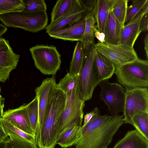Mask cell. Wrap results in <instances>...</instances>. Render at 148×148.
I'll return each instance as SVG.
<instances>
[{
    "label": "cell",
    "instance_id": "5bb4252c",
    "mask_svg": "<svg viewBox=\"0 0 148 148\" xmlns=\"http://www.w3.org/2000/svg\"><path fill=\"white\" fill-rule=\"evenodd\" d=\"M84 10L79 0H58L53 6L51 14V22L65 16Z\"/></svg>",
    "mask_w": 148,
    "mask_h": 148
},
{
    "label": "cell",
    "instance_id": "8992f818",
    "mask_svg": "<svg viewBox=\"0 0 148 148\" xmlns=\"http://www.w3.org/2000/svg\"><path fill=\"white\" fill-rule=\"evenodd\" d=\"M66 95L65 108L58 122V135L72 127H82L85 101L81 97L77 88Z\"/></svg>",
    "mask_w": 148,
    "mask_h": 148
},
{
    "label": "cell",
    "instance_id": "603a6c76",
    "mask_svg": "<svg viewBox=\"0 0 148 148\" xmlns=\"http://www.w3.org/2000/svg\"><path fill=\"white\" fill-rule=\"evenodd\" d=\"M86 25L83 36L81 42L84 49L92 45H95L94 28L95 21L93 11L88 12L85 16Z\"/></svg>",
    "mask_w": 148,
    "mask_h": 148
},
{
    "label": "cell",
    "instance_id": "4fadbf2b",
    "mask_svg": "<svg viewBox=\"0 0 148 148\" xmlns=\"http://www.w3.org/2000/svg\"><path fill=\"white\" fill-rule=\"evenodd\" d=\"M27 105L24 103L18 108L6 110L3 112L2 117L25 132L35 137L29 120Z\"/></svg>",
    "mask_w": 148,
    "mask_h": 148
},
{
    "label": "cell",
    "instance_id": "7402d4cb",
    "mask_svg": "<svg viewBox=\"0 0 148 148\" xmlns=\"http://www.w3.org/2000/svg\"><path fill=\"white\" fill-rule=\"evenodd\" d=\"M82 127L75 126L60 133L57 138L56 144L64 148L76 145L81 137Z\"/></svg>",
    "mask_w": 148,
    "mask_h": 148
},
{
    "label": "cell",
    "instance_id": "b9f144b4",
    "mask_svg": "<svg viewBox=\"0 0 148 148\" xmlns=\"http://www.w3.org/2000/svg\"><path fill=\"white\" fill-rule=\"evenodd\" d=\"M8 29L6 27L0 24V38L7 31Z\"/></svg>",
    "mask_w": 148,
    "mask_h": 148
},
{
    "label": "cell",
    "instance_id": "5b68a950",
    "mask_svg": "<svg viewBox=\"0 0 148 148\" xmlns=\"http://www.w3.org/2000/svg\"><path fill=\"white\" fill-rule=\"evenodd\" d=\"M95 46L84 49V62L79 73L77 88L84 101L91 99L95 88L100 82L94 63Z\"/></svg>",
    "mask_w": 148,
    "mask_h": 148
},
{
    "label": "cell",
    "instance_id": "2e32d148",
    "mask_svg": "<svg viewBox=\"0 0 148 148\" xmlns=\"http://www.w3.org/2000/svg\"><path fill=\"white\" fill-rule=\"evenodd\" d=\"M123 27L110 8L105 27L106 42L112 45L119 44L120 36Z\"/></svg>",
    "mask_w": 148,
    "mask_h": 148
},
{
    "label": "cell",
    "instance_id": "f35d334b",
    "mask_svg": "<svg viewBox=\"0 0 148 148\" xmlns=\"http://www.w3.org/2000/svg\"><path fill=\"white\" fill-rule=\"evenodd\" d=\"M1 118L0 117V141L6 140L8 138V136L5 133L3 127Z\"/></svg>",
    "mask_w": 148,
    "mask_h": 148
},
{
    "label": "cell",
    "instance_id": "7c38bea8",
    "mask_svg": "<svg viewBox=\"0 0 148 148\" xmlns=\"http://www.w3.org/2000/svg\"><path fill=\"white\" fill-rule=\"evenodd\" d=\"M20 56L13 51L8 40L0 38V82L4 83L15 69Z\"/></svg>",
    "mask_w": 148,
    "mask_h": 148
},
{
    "label": "cell",
    "instance_id": "cb8c5ba5",
    "mask_svg": "<svg viewBox=\"0 0 148 148\" xmlns=\"http://www.w3.org/2000/svg\"><path fill=\"white\" fill-rule=\"evenodd\" d=\"M84 58V49L81 42H77L71 61L70 63L69 73L79 74L82 66Z\"/></svg>",
    "mask_w": 148,
    "mask_h": 148
},
{
    "label": "cell",
    "instance_id": "ee69618b",
    "mask_svg": "<svg viewBox=\"0 0 148 148\" xmlns=\"http://www.w3.org/2000/svg\"><path fill=\"white\" fill-rule=\"evenodd\" d=\"M1 86H0V94L1 92Z\"/></svg>",
    "mask_w": 148,
    "mask_h": 148
},
{
    "label": "cell",
    "instance_id": "e575fe53",
    "mask_svg": "<svg viewBox=\"0 0 148 148\" xmlns=\"http://www.w3.org/2000/svg\"><path fill=\"white\" fill-rule=\"evenodd\" d=\"M148 12V0L128 23H131L142 17L145 14Z\"/></svg>",
    "mask_w": 148,
    "mask_h": 148
},
{
    "label": "cell",
    "instance_id": "e0dca14e",
    "mask_svg": "<svg viewBox=\"0 0 148 148\" xmlns=\"http://www.w3.org/2000/svg\"><path fill=\"white\" fill-rule=\"evenodd\" d=\"M112 148H148V140L136 130L129 131Z\"/></svg>",
    "mask_w": 148,
    "mask_h": 148
},
{
    "label": "cell",
    "instance_id": "60d3db41",
    "mask_svg": "<svg viewBox=\"0 0 148 148\" xmlns=\"http://www.w3.org/2000/svg\"><path fill=\"white\" fill-rule=\"evenodd\" d=\"M144 48L145 55L147 59L148 58V34L147 33L144 39Z\"/></svg>",
    "mask_w": 148,
    "mask_h": 148
},
{
    "label": "cell",
    "instance_id": "8fae6325",
    "mask_svg": "<svg viewBox=\"0 0 148 148\" xmlns=\"http://www.w3.org/2000/svg\"><path fill=\"white\" fill-rule=\"evenodd\" d=\"M55 77L44 79L35 91L38 101V120L35 138L40 132L43 124L51 100L56 88Z\"/></svg>",
    "mask_w": 148,
    "mask_h": 148
},
{
    "label": "cell",
    "instance_id": "3957f363",
    "mask_svg": "<svg viewBox=\"0 0 148 148\" xmlns=\"http://www.w3.org/2000/svg\"><path fill=\"white\" fill-rule=\"evenodd\" d=\"M0 20L6 27L36 33L45 29L48 18L46 11H22L1 14Z\"/></svg>",
    "mask_w": 148,
    "mask_h": 148
},
{
    "label": "cell",
    "instance_id": "6da1fadb",
    "mask_svg": "<svg viewBox=\"0 0 148 148\" xmlns=\"http://www.w3.org/2000/svg\"><path fill=\"white\" fill-rule=\"evenodd\" d=\"M121 115L101 116L99 110L82 127L81 137L76 148H107L114 135L124 123Z\"/></svg>",
    "mask_w": 148,
    "mask_h": 148
},
{
    "label": "cell",
    "instance_id": "4316f807",
    "mask_svg": "<svg viewBox=\"0 0 148 148\" xmlns=\"http://www.w3.org/2000/svg\"><path fill=\"white\" fill-rule=\"evenodd\" d=\"M78 77L79 74L73 75L68 73L56 84V87L66 95L70 93L77 88Z\"/></svg>",
    "mask_w": 148,
    "mask_h": 148
},
{
    "label": "cell",
    "instance_id": "9c48e42d",
    "mask_svg": "<svg viewBox=\"0 0 148 148\" xmlns=\"http://www.w3.org/2000/svg\"><path fill=\"white\" fill-rule=\"evenodd\" d=\"M98 86L101 89L99 99L106 105L112 116L123 111L125 99V89L119 84L110 83L108 79L100 82Z\"/></svg>",
    "mask_w": 148,
    "mask_h": 148
},
{
    "label": "cell",
    "instance_id": "83f0119b",
    "mask_svg": "<svg viewBox=\"0 0 148 148\" xmlns=\"http://www.w3.org/2000/svg\"><path fill=\"white\" fill-rule=\"evenodd\" d=\"M132 125L136 130L148 140V113L140 112L132 119Z\"/></svg>",
    "mask_w": 148,
    "mask_h": 148
},
{
    "label": "cell",
    "instance_id": "7bdbcfd3",
    "mask_svg": "<svg viewBox=\"0 0 148 148\" xmlns=\"http://www.w3.org/2000/svg\"><path fill=\"white\" fill-rule=\"evenodd\" d=\"M5 141L6 140L0 141V148H5Z\"/></svg>",
    "mask_w": 148,
    "mask_h": 148
},
{
    "label": "cell",
    "instance_id": "44dd1931",
    "mask_svg": "<svg viewBox=\"0 0 148 148\" xmlns=\"http://www.w3.org/2000/svg\"><path fill=\"white\" fill-rule=\"evenodd\" d=\"M110 8V0H97L93 11L95 26L100 32L104 33L105 27Z\"/></svg>",
    "mask_w": 148,
    "mask_h": 148
},
{
    "label": "cell",
    "instance_id": "836d02e7",
    "mask_svg": "<svg viewBox=\"0 0 148 148\" xmlns=\"http://www.w3.org/2000/svg\"><path fill=\"white\" fill-rule=\"evenodd\" d=\"M97 0H79L83 9L88 13L93 11Z\"/></svg>",
    "mask_w": 148,
    "mask_h": 148
},
{
    "label": "cell",
    "instance_id": "d6a6232c",
    "mask_svg": "<svg viewBox=\"0 0 148 148\" xmlns=\"http://www.w3.org/2000/svg\"><path fill=\"white\" fill-rule=\"evenodd\" d=\"M147 0H132V3L127 6L126 15L124 22V25L128 23L141 8Z\"/></svg>",
    "mask_w": 148,
    "mask_h": 148
},
{
    "label": "cell",
    "instance_id": "9a60e30c",
    "mask_svg": "<svg viewBox=\"0 0 148 148\" xmlns=\"http://www.w3.org/2000/svg\"><path fill=\"white\" fill-rule=\"evenodd\" d=\"M85 25V17L69 28L55 32L50 33L48 34L51 37L55 39L81 42L83 38Z\"/></svg>",
    "mask_w": 148,
    "mask_h": 148
},
{
    "label": "cell",
    "instance_id": "ab89813d",
    "mask_svg": "<svg viewBox=\"0 0 148 148\" xmlns=\"http://www.w3.org/2000/svg\"><path fill=\"white\" fill-rule=\"evenodd\" d=\"M5 99L0 94V117H2L3 113Z\"/></svg>",
    "mask_w": 148,
    "mask_h": 148
},
{
    "label": "cell",
    "instance_id": "d4e9b609",
    "mask_svg": "<svg viewBox=\"0 0 148 148\" xmlns=\"http://www.w3.org/2000/svg\"><path fill=\"white\" fill-rule=\"evenodd\" d=\"M1 122L4 130L8 136H11L26 139L37 146L36 139L34 136L25 132L2 117Z\"/></svg>",
    "mask_w": 148,
    "mask_h": 148
},
{
    "label": "cell",
    "instance_id": "ffe728a7",
    "mask_svg": "<svg viewBox=\"0 0 148 148\" xmlns=\"http://www.w3.org/2000/svg\"><path fill=\"white\" fill-rule=\"evenodd\" d=\"M94 63L99 82L111 78L114 73L115 66L106 57L96 51Z\"/></svg>",
    "mask_w": 148,
    "mask_h": 148
},
{
    "label": "cell",
    "instance_id": "52a82bcc",
    "mask_svg": "<svg viewBox=\"0 0 148 148\" xmlns=\"http://www.w3.org/2000/svg\"><path fill=\"white\" fill-rule=\"evenodd\" d=\"M34 65L42 74L55 75L60 69V55L53 45H37L29 49Z\"/></svg>",
    "mask_w": 148,
    "mask_h": 148
},
{
    "label": "cell",
    "instance_id": "d6986e66",
    "mask_svg": "<svg viewBox=\"0 0 148 148\" xmlns=\"http://www.w3.org/2000/svg\"><path fill=\"white\" fill-rule=\"evenodd\" d=\"M141 17L124 25L121 33L119 44L133 48L136 40L141 32L139 24Z\"/></svg>",
    "mask_w": 148,
    "mask_h": 148
},
{
    "label": "cell",
    "instance_id": "277c9868",
    "mask_svg": "<svg viewBox=\"0 0 148 148\" xmlns=\"http://www.w3.org/2000/svg\"><path fill=\"white\" fill-rule=\"evenodd\" d=\"M114 73L120 84L126 88L148 87V61L139 58L115 66Z\"/></svg>",
    "mask_w": 148,
    "mask_h": 148
},
{
    "label": "cell",
    "instance_id": "74e56055",
    "mask_svg": "<svg viewBox=\"0 0 148 148\" xmlns=\"http://www.w3.org/2000/svg\"><path fill=\"white\" fill-rule=\"evenodd\" d=\"M94 36L101 43H103L105 41V35L104 33L99 32L95 26L94 28Z\"/></svg>",
    "mask_w": 148,
    "mask_h": 148
},
{
    "label": "cell",
    "instance_id": "30bf717a",
    "mask_svg": "<svg viewBox=\"0 0 148 148\" xmlns=\"http://www.w3.org/2000/svg\"><path fill=\"white\" fill-rule=\"evenodd\" d=\"M95 46L96 51L106 57L115 66L132 62L138 58L133 48L123 45L98 42Z\"/></svg>",
    "mask_w": 148,
    "mask_h": 148
},
{
    "label": "cell",
    "instance_id": "ba28073f",
    "mask_svg": "<svg viewBox=\"0 0 148 148\" xmlns=\"http://www.w3.org/2000/svg\"><path fill=\"white\" fill-rule=\"evenodd\" d=\"M123 110L124 123L132 125V119L140 112L148 113V89L135 87L126 88Z\"/></svg>",
    "mask_w": 148,
    "mask_h": 148
},
{
    "label": "cell",
    "instance_id": "f1b7e54d",
    "mask_svg": "<svg viewBox=\"0 0 148 148\" xmlns=\"http://www.w3.org/2000/svg\"><path fill=\"white\" fill-rule=\"evenodd\" d=\"M27 108L31 126L35 136L38 120V101L36 96L31 102L27 103Z\"/></svg>",
    "mask_w": 148,
    "mask_h": 148
},
{
    "label": "cell",
    "instance_id": "4dcf8cb0",
    "mask_svg": "<svg viewBox=\"0 0 148 148\" xmlns=\"http://www.w3.org/2000/svg\"><path fill=\"white\" fill-rule=\"evenodd\" d=\"M5 148H38L35 144L26 139L9 136L5 141Z\"/></svg>",
    "mask_w": 148,
    "mask_h": 148
},
{
    "label": "cell",
    "instance_id": "f6af8a7d",
    "mask_svg": "<svg viewBox=\"0 0 148 148\" xmlns=\"http://www.w3.org/2000/svg\"><path fill=\"white\" fill-rule=\"evenodd\" d=\"M107 148L103 147V148Z\"/></svg>",
    "mask_w": 148,
    "mask_h": 148
},
{
    "label": "cell",
    "instance_id": "484cf974",
    "mask_svg": "<svg viewBox=\"0 0 148 148\" xmlns=\"http://www.w3.org/2000/svg\"><path fill=\"white\" fill-rule=\"evenodd\" d=\"M127 0H110V9L123 27L127 7Z\"/></svg>",
    "mask_w": 148,
    "mask_h": 148
},
{
    "label": "cell",
    "instance_id": "d590c367",
    "mask_svg": "<svg viewBox=\"0 0 148 148\" xmlns=\"http://www.w3.org/2000/svg\"><path fill=\"white\" fill-rule=\"evenodd\" d=\"M148 12L143 15L140 19L139 24V29L141 32L148 30Z\"/></svg>",
    "mask_w": 148,
    "mask_h": 148
},
{
    "label": "cell",
    "instance_id": "1f68e13d",
    "mask_svg": "<svg viewBox=\"0 0 148 148\" xmlns=\"http://www.w3.org/2000/svg\"><path fill=\"white\" fill-rule=\"evenodd\" d=\"M25 8L23 11H46L47 6L44 0H23Z\"/></svg>",
    "mask_w": 148,
    "mask_h": 148
},
{
    "label": "cell",
    "instance_id": "f546056e",
    "mask_svg": "<svg viewBox=\"0 0 148 148\" xmlns=\"http://www.w3.org/2000/svg\"><path fill=\"white\" fill-rule=\"evenodd\" d=\"M25 8L23 0H0V15L22 11Z\"/></svg>",
    "mask_w": 148,
    "mask_h": 148
},
{
    "label": "cell",
    "instance_id": "7a4b0ae2",
    "mask_svg": "<svg viewBox=\"0 0 148 148\" xmlns=\"http://www.w3.org/2000/svg\"><path fill=\"white\" fill-rule=\"evenodd\" d=\"M66 95L56 88L52 97L42 128L36 138L39 148H54L58 136L60 117L66 105Z\"/></svg>",
    "mask_w": 148,
    "mask_h": 148
},
{
    "label": "cell",
    "instance_id": "ac0fdd59",
    "mask_svg": "<svg viewBox=\"0 0 148 148\" xmlns=\"http://www.w3.org/2000/svg\"><path fill=\"white\" fill-rule=\"evenodd\" d=\"M87 13L86 11L83 10L73 15L61 17L47 26L46 33L54 32L69 28L84 18Z\"/></svg>",
    "mask_w": 148,
    "mask_h": 148
},
{
    "label": "cell",
    "instance_id": "8d00e7d4",
    "mask_svg": "<svg viewBox=\"0 0 148 148\" xmlns=\"http://www.w3.org/2000/svg\"><path fill=\"white\" fill-rule=\"evenodd\" d=\"M99 110L98 108H96L90 112L87 113L84 116V123L82 127H84L86 125Z\"/></svg>",
    "mask_w": 148,
    "mask_h": 148
}]
</instances>
